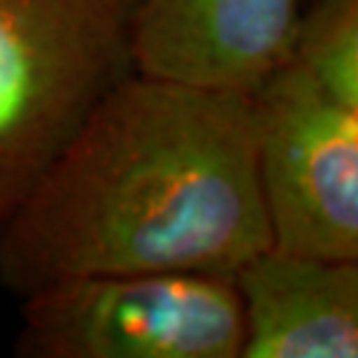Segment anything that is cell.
<instances>
[{
    "label": "cell",
    "mask_w": 358,
    "mask_h": 358,
    "mask_svg": "<svg viewBox=\"0 0 358 358\" xmlns=\"http://www.w3.org/2000/svg\"><path fill=\"white\" fill-rule=\"evenodd\" d=\"M245 310L231 275L117 272L21 298L26 358H242Z\"/></svg>",
    "instance_id": "obj_3"
},
{
    "label": "cell",
    "mask_w": 358,
    "mask_h": 358,
    "mask_svg": "<svg viewBox=\"0 0 358 358\" xmlns=\"http://www.w3.org/2000/svg\"><path fill=\"white\" fill-rule=\"evenodd\" d=\"M252 93L133 70L93 105L0 224L19 300L117 272L235 275L272 247Z\"/></svg>",
    "instance_id": "obj_1"
},
{
    "label": "cell",
    "mask_w": 358,
    "mask_h": 358,
    "mask_svg": "<svg viewBox=\"0 0 358 358\" xmlns=\"http://www.w3.org/2000/svg\"><path fill=\"white\" fill-rule=\"evenodd\" d=\"M138 0H0V224L131 75Z\"/></svg>",
    "instance_id": "obj_2"
},
{
    "label": "cell",
    "mask_w": 358,
    "mask_h": 358,
    "mask_svg": "<svg viewBox=\"0 0 358 358\" xmlns=\"http://www.w3.org/2000/svg\"><path fill=\"white\" fill-rule=\"evenodd\" d=\"M305 3H310V0H303V5H305Z\"/></svg>",
    "instance_id": "obj_7"
},
{
    "label": "cell",
    "mask_w": 358,
    "mask_h": 358,
    "mask_svg": "<svg viewBox=\"0 0 358 358\" xmlns=\"http://www.w3.org/2000/svg\"><path fill=\"white\" fill-rule=\"evenodd\" d=\"M303 0H138L133 66L196 87L252 93L289 59Z\"/></svg>",
    "instance_id": "obj_5"
},
{
    "label": "cell",
    "mask_w": 358,
    "mask_h": 358,
    "mask_svg": "<svg viewBox=\"0 0 358 358\" xmlns=\"http://www.w3.org/2000/svg\"><path fill=\"white\" fill-rule=\"evenodd\" d=\"M233 279L245 310L242 358L358 356V261L268 247Z\"/></svg>",
    "instance_id": "obj_6"
},
{
    "label": "cell",
    "mask_w": 358,
    "mask_h": 358,
    "mask_svg": "<svg viewBox=\"0 0 358 358\" xmlns=\"http://www.w3.org/2000/svg\"><path fill=\"white\" fill-rule=\"evenodd\" d=\"M252 103L272 247L358 261V103L293 56Z\"/></svg>",
    "instance_id": "obj_4"
}]
</instances>
